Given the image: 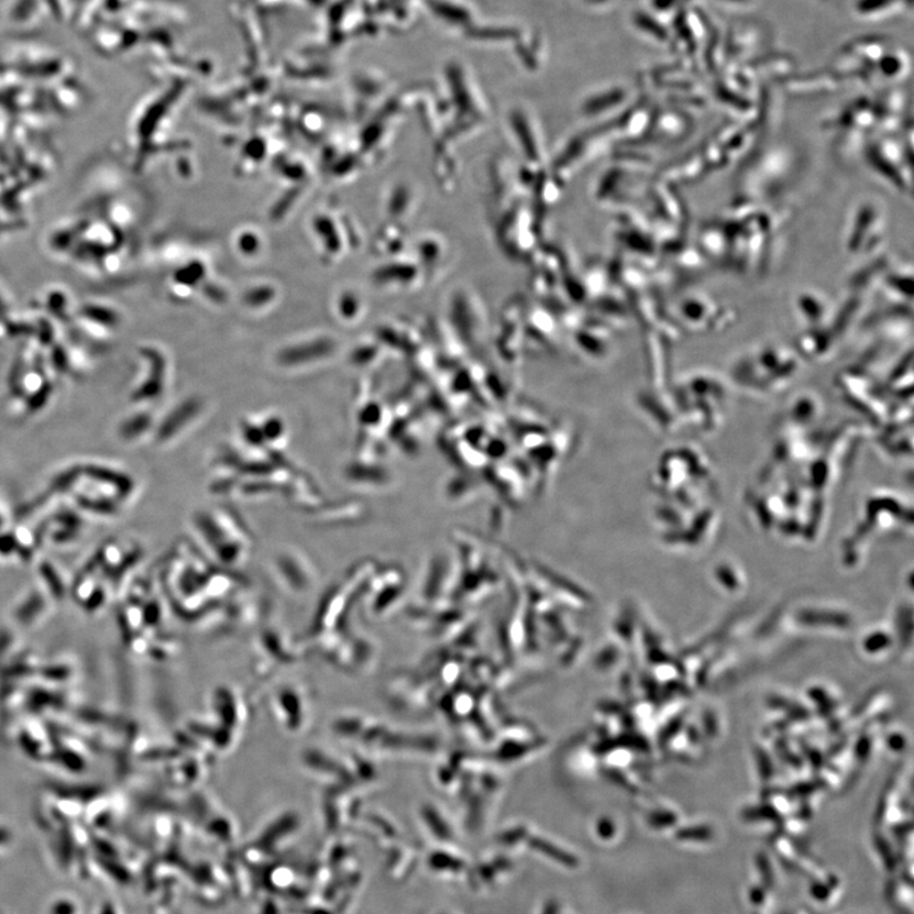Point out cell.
I'll return each mask as SVG.
<instances>
[{
	"mask_svg": "<svg viewBox=\"0 0 914 914\" xmlns=\"http://www.w3.org/2000/svg\"><path fill=\"white\" fill-rule=\"evenodd\" d=\"M905 4L911 7L912 0H858L855 4V11L861 19L877 20L887 18L896 10H902Z\"/></svg>",
	"mask_w": 914,
	"mask_h": 914,
	"instance_id": "1",
	"label": "cell"
},
{
	"mask_svg": "<svg viewBox=\"0 0 914 914\" xmlns=\"http://www.w3.org/2000/svg\"><path fill=\"white\" fill-rule=\"evenodd\" d=\"M728 2H738V3L742 2L744 3V2H746V0H728Z\"/></svg>",
	"mask_w": 914,
	"mask_h": 914,
	"instance_id": "2",
	"label": "cell"
}]
</instances>
